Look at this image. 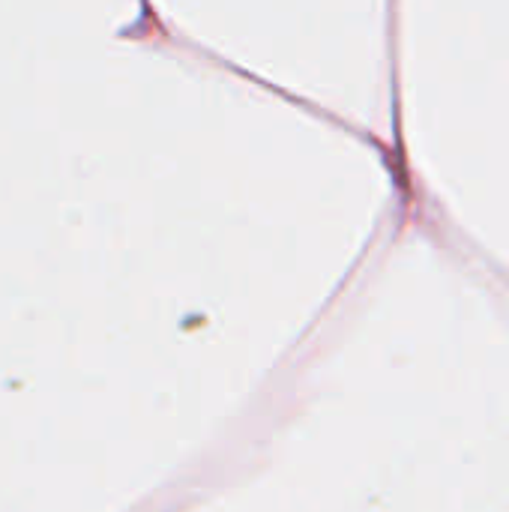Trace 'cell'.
Returning a JSON list of instances; mask_svg holds the SVG:
<instances>
[]
</instances>
